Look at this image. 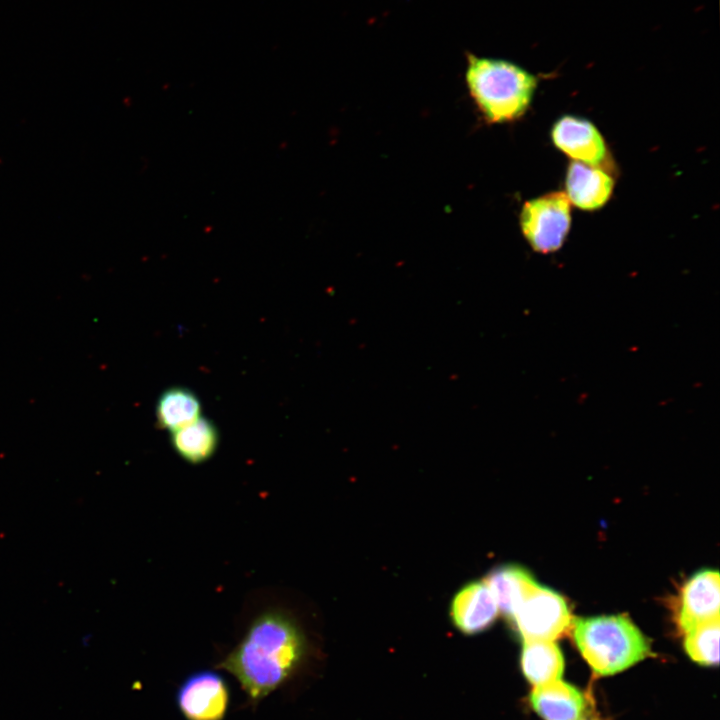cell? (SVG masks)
<instances>
[{"instance_id": "e0dca14e", "label": "cell", "mask_w": 720, "mask_h": 720, "mask_svg": "<svg viewBox=\"0 0 720 720\" xmlns=\"http://www.w3.org/2000/svg\"><path fill=\"white\" fill-rule=\"evenodd\" d=\"M581 720H600L598 717L594 716H585Z\"/></svg>"}, {"instance_id": "4fadbf2b", "label": "cell", "mask_w": 720, "mask_h": 720, "mask_svg": "<svg viewBox=\"0 0 720 720\" xmlns=\"http://www.w3.org/2000/svg\"><path fill=\"white\" fill-rule=\"evenodd\" d=\"M219 433L216 426L200 416L195 421L171 432V445L176 454L190 464H200L217 450Z\"/></svg>"}, {"instance_id": "6da1fadb", "label": "cell", "mask_w": 720, "mask_h": 720, "mask_svg": "<svg viewBox=\"0 0 720 720\" xmlns=\"http://www.w3.org/2000/svg\"><path fill=\"white\" fill-rule=\"evenodd\" d=\"M303 654V636L292 618L280 610H268L253 620L239 644L217 666L232 674L257 703L293 674Z\"/></svg>"}, {"instance_id": "277c9868", "label": "cell", "mask_w": 720, "mask_h": 720, "mask_svg": "<svg viewBox=\"0 0 720 720\" xmlns=\"http://www.w3.org/2000/svg\"><path fill=\"white\" fill-rule=\"evenodd\" d=\"M519 223L534 251L553 253L563 246L570 231L571 204L564 192L543 194L524 203Z\"/></svg>"}, {"instance_id": "9c48e42d", "label": "cell", "mask_w": 720, "mask_h": 720, "mask_svg": "<svg viewBox=\"0 0 720 720\" xmlns=\"http://www.w3.org/2000/svg\"><path fill=\"white\" fill-rule=\"evenodd\" d=\"M615 186L606 170L571 161L565 175V195L571 205L584 211H595L609 201Z\"/></svg>"}, {"instance_id": "7a4b0ae2", "label": "cell", "mask_w": 720, "mask_h": 720, "mask_svg": "<svg viewBox=\"0 0 720 720\" xmlns=\"http://www.w3.org/2000/svg\"><path fill=\"white\" fill-rule=\"evenodd\" d=\"M464 79L474 104L492 124L520 119L530 107L537 89L536 75L501 58L465 53Z\"/></svg>"}, {"instance_id": "7c38bea8", "label": "cell", "mask_w": 720, "mask_h": 720, "mask_svg": "<svg viewBox=\"0 0 720 720\" xmlns=\"http://www.w3.org/2000/svg\"><path fill=\"white\" fill-rule=\"evenodd\" d=\"M499 611L511 618L525 597L538 585L524 568L505 565L491 571L485 578Z\"/></svg>"}, {"instance_id": "8992f818", "label": "cell", "mask_w": 720, "mask_h": 720, "mask_svg": "<svg viewBox=\"0 0 720 720\" xmlns=\"http://www.w3.org/2000/svg\"><path fill=\"white\" fill-rule=\"evenodd\" d=\"M176 702L186 720H223L229 708L230 690L219 673L198 671L179 686Z\"/></svg>"}, {"instance_id": "9a60e30c", "label": "cell", "mask_w": 720, "mask_h": 720, "mask_svg": "<svg viewBox=\"0 0 720 720\" xmlns=\"http://www.w3.org/2000/svg\"><path fill=\"white\" fill-rule=\"evenodd\" d=\"M201 404L198 397L184 387L164 391L156 404V419L161 428L173 432L199 418Z\"/></svg>"}, {"instance_id": "30bf717a", "label": "cell", "mask_w": 720, "mask_h": 720, "mask_svg": "<svg viewBox=\"0 0 720 720\" xmlns=\"http://www.w3.org/2000/svg\"><path fill=\"white\" fill-rule=\"evenodd\" d=\"M498 611L494 596L485 582H473L463 587L451 605L454 624L466 634L488 629L496 620Z\"/></svg>"}, {"instance_id": "ba28073f", "label": "cell", "mask_w": 720, "mask_h": 720, "mask_svg": "<svg viewBox=\"0 0 720 720\" xmlns=\"http://www.w3.org/2000/svg\"><path fill=\"white\" fill-rule=\"evenodd\" d=\"M720 583L717 570L697 572L682 586L675 608V622L682 633L719 619Z\"/></svg>"}, {"instance_id": "5b68a950", "label": "cell", "mask_w": 720, "mask_h": 720, "mask_svg": "<svg viewBox=\"0 0 720 720\" xmlns=\"http://www.w3.org/2000/svg\"><path fill=\"white\" fill-rule=\"evenodd\" d=\"M510 619L524 641H555L571 631L574 618L560 594L538 584Z\"/></svg>"}, {"instance_id": "8fae6325", "label": "cell", "mask_w": 720, "mask_h": 720, "mask_svg": "<svg viewBox=\"0 0 720 720\" xmlns=\"http://www.w3.org/2000/svg\"><path fill=\"white\" fill-rule=\"evenodd\" d=\"M529 700L544 720H581L586 716L588 703L584 694L560 679L534 686Z\"/></svg>"}, {"instance_id": "3957f363", "label": "cell", "mask_w": 720, "mask_h": 720, "mask_svg": "<svg viewBox=\"0 0 720 720\" xmlns=\"http://www.w3.org/2000/svg\"><path fill=\"white\" fill-rule=\"evenodd\" d=\"M570 632L599 676L626 670L652 654L647 637L626 615L574 618Z\"/></svg>"}, {"instance_id": "2e32d148", "label": "cell", "mask_w": 720, "mask_h": 720, "mask_svg": "<svg viewBox=\"0 0 720 720\" xmlns=\"http://www.w3.org/2000/svg\"><path fill=\"white\" fill-rule=\"evenodd\" d=\"M719 619L700 624L685 634L684 648L689 657L701 665L719 662Z\"/></svg>"}, {"instance_id": "52a82bcc", "label": "cell", "mask_w": 720, "mask_h": 720, "mask_svg": "<svg viewBox=\"0 0 720 720\" xmlns=\"http://www.w3.org/2000/svg\"><path fill=\"white\" fill-rule=\"evenodd\" d=\"M551 139L554 146L573 161L610 172L613 161L598 128L589 120L564 115L552 126Z\"/></svg>"}, {"instance_id": "5bb4252c", "label": "cell", "mask_w": 720, "mask_h": 720, "mask_svg": "<svg viewBox=\"0 0 720 720\" xmlns=\"http://www.w3.org/2000/svg\"><path fill=\"white\" fill-rule=\"evenodd\" d=\"M521 669L534 686L559 680L564 671V658L554 641H524Z\"/></svg>"}]
</instances>
